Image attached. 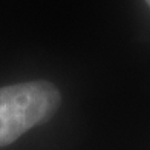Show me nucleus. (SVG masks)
<instances>
[{
    "label": "nucleus",
    "mask_w": 150,
    "mask_h": 150,
    "mask_svg": "<svg viewBox=\"0 0 150 150\" xmlns=\"http://www.w3.org/2000/svg\"><path fill=\"white\" fill-rule=\"evenodd\" d=\"M146 2H147V3H149V6H150V0H146Z\"/></svg>",
    "instance_id": "nucleus-2"
},
{
    "label": "nucleus",
    "mask_w": 150,
    "mask_h": 150,
    "mask_svg": "<svg viewBox=\"0 0 150 150\" xmlns=\"http://www.w3.org/2000/svg\"><path fill=\"white\" fill-rule=\"evenodd\" d=\"M60 93L49 81L6 86L0 89V147L11 144L31 127L57 110Z\"/></svg>",
    "instance_id": "nucleus-1"
}]
</instances>
